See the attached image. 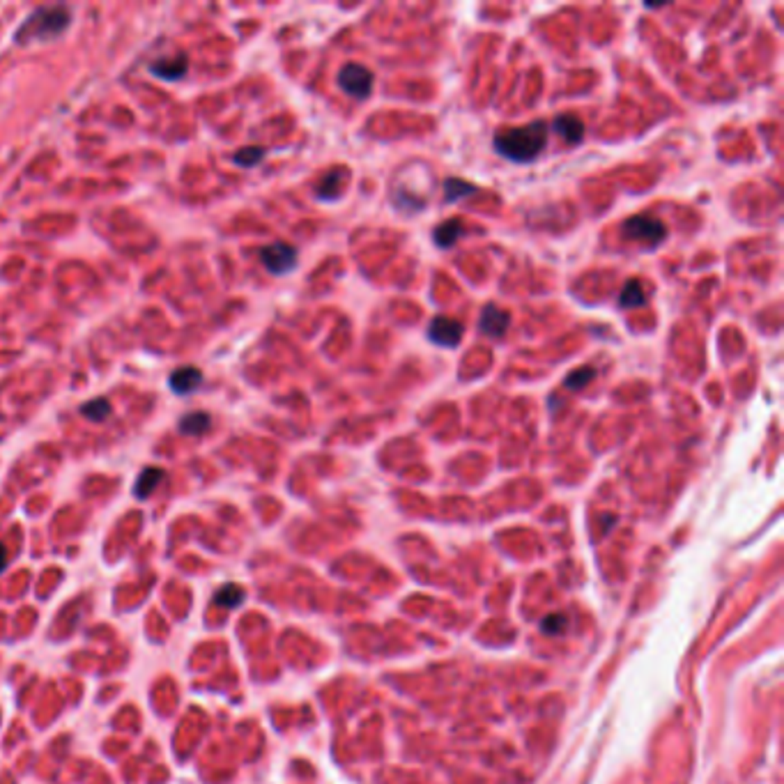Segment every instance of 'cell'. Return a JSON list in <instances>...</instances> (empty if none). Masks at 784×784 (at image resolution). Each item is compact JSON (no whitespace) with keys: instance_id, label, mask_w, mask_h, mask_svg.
Segmentation results:
<instances>
[{"instance_id":"11","label":"cell","mask_w":784,"mask_h":784,"mask_svg":"<svg viewBox=\"0 0 784 784\" xmlns=\"http://www.w3.org/2000/svg\"><path fill=\"white\" fill-rule=\"evenodd\" d=\"M463 235H465L463 221H460V219H447V221H444V224H440V226L435 228L433 240H435V244H437V247H440V249H449V247H453V244H456Z\"/></svg>"},{"instance_id":"16","label":"cell","mask_w":784,"mask_h":784,"mask_svg":"<svg viewBox=\"0 0 784 784\" xmlns=\"http://www.w3.org/2000/svg\"><path fill=\"white\" fill-rule=\"evenodd\" d=\"M207 428H210V414L205 412H191L179 421V430L184 435H203Z\"/></svg>"},{"instance_id":"1","label":"cell","mask_w":784,"mask_h":784,"mask_svg":"<svg viewBox=\"0 0 784 784\" xmlns=\"http://www.w3.org/2000/svg\"><path fill=\"white\" fill-rule=\"evenodd\" d=\"M545 143H548V125L543 120L529 122V125L522 127L501 129L495 136V150L501 157L517 163L534 161L545 150Z\"/></svg>"},{"instance_id":"5","label":"cell","mask_w":784,"mask_h":784,"mask_svg":"<svg viewBox=\"0 0 784 784\" xmlns=\"http://www.w3.org/2000/svg\"><path fill=\"white\" fill-rule=\"evenodd\" d=\"M260 260L265 267H267V271H271L274 276H280L294 269V265H297V251H294V247H290V244L276 242L260 251Z\"/></svg>"},{"instance_id":"17","label":"cell","mask_w":784,"mask_h":784,"mask_svg":"<svg viewBox=\"0 0 784 784\" xmlns=\"http://www.w3.org/2000/svg\"><path fill=\"white\" fill-rule=\"evenodd\" d=\"M242 598H244V591H242L240 587H237V585H226L224 589H219L217 596H214V603H217V605H224L228 609H233V607L240 605Z\"/></svg>"},{"instance_id":"12","label":"cell","mask_w":784,"mask_h":784,"mask_svg":"<svg viewBox=\"0 0 784 784\" xmlns=\"http://www.w3.org/2000/svg\"><path fill=\"white\" fill-rule=\"evenodd\" d=\"M186 67H189V62H186L184 55L175 57V60H157L150 64V71H152L154 76L159 78H166V81H177V78H182L186 74Z\"/></svg>"},{"instance_id":"6","label":"cell","mask_w":784,"mask_h":784,"mask_svg":"<svg viewBox=\"0 0 784 784\" xmlns=\"http://www.w3.org/2000/svg\"><path fill=\"white\" fill-rule=\"evenodd\" d=\"M463 325L453 318H444V315H437V318L428 325V336L430 341L442 345V348H456V345L463 341Z\"/></svg>"},{"instance_id":"4","label":"cell","mask_w":784,"mask_h":784,"mask_svg":"<svg viewBox=\"0 0 784 784\" xmlns=\"http://www.w3.org/2000/svg\"><path fill=\"white\" fill-rule=\"evenodd\" d=\"M338 85L345 95L355 97V99H366L373 90V74L371 69H366L364 64L350 62L338 71Z\"/></svg>"},{"instance_id":"8","label":"cell","mask_w":784,"mask_h":784,"mask_svg":"<svg viewBox=\"0 0 784 784\" xmlns=\"http://www.w3.org/2000/svg\"><path fill=\"white\" fill-rule=\"evenodd\" d=\"M203 382V373L198 368H193V366H186V368H179L170 375L168 384L170 389L175 391L177 395H186V393H193Z\"/></svg>"},{"instance_id":"18","label":"cell","mask_w":784,"mask_h":784,"mask_svg":"<svg viewBox=\"0 0 784 784\" xmlns=\"http://www.w3.org/2000/svg\"><path fill=\"white\" fill-rule=\"evenodd\" d=\"M83 416H88L90 421H104L106 416L111 414V402L106 398H97V400H88L81 407Z\"/></svg>"},{"instance_id":"3","label":"cell","mask_w":784,"mask_h":784,"mask_svg":"<svg viewBox=\"0 0 784 784\" xmlns=\"http://www.w3.org/2000/svg\"><path fill=\"white\" fill-rule=\"evenodd\" d=\"M621 230L628 240L637 242V244H644V247H649V249L658 247L667 235V228H665L663 221L653 219V217H649V214H637V217L625 219Z\"/></svg>"},{"instance_id":"9","label":"cell","mask_w":784,"mask_h":784,"mask_svg":"<svg viewBox=\"0 0 784 784\" xmlns=\"http://www.w3.org/2000/svg\"><path fill=\"white\" fill-rule=\"evenodd\" d=\"M552 127H555V132L566 143H571V145H575V143H580L582 139H585V125H582V120L573 113L559 115V118H555V122H552Z\"/></svg>"},{"instance_id":"15","label":"cell","mask_w":784,"mask_h":784,"mask_svg":"<svg viewBox=\"0 0 784 784\" xmlns=\"http://www.w3.org/2000/svg\"><path fill=\"white\" fill-rule=\"evenodd\" d=\"M623 308H635V306H644L646 304V292H644V285L642 280H628V283L623 285V292L621 297H618Z\"/></svg>"},{"instance_id":"2","label":"cell","mask_w":784,"mask_h":784,"mask_svg":"<svg viewBox=\"0 0 784 784\" xmlns=\"http://www.w3.org/2000/svg\"><path fill=\"white\" fill-rule=\"evenodd\" d=\"M71 14L64 5H46L35 10L30 17L26 19V24L19 28L14 39L19 44H28V42L35 39H51L57 37L60 33H64L69 28Z\"/></svg>"},{"instance_id":"7","label":"cell","mask_w":784,"mask_h":784,"mask_svg":"<svg viewBox=\"0 0 784 784\" xmlns=\"http://www.w3.org/2000/svg\"><path fill=\"white\" fill-rule=\"evenodd\" d=\"M479 325H481V332H483L485 336L499 338L501 334L506 332V327H508V313L501 311L499 306L488 304L483 308V313H481V322H479Z\"/></svg>"},{"instance_id":"19","label":"cell","mask_w":784,"mask_h":784,"mask_svg":"<svg viewBox=\"0 0 784 784\" xmlns=\"http://www.w3.org/2000/svg\"><path fill=\"white\" fill-rule=\"evenodd\" d=\"M265 157V148H258V145H251V148H242L240 152H237L233 159H235V163L237 166H244V168H249V166H256L258 161H260Z\"/></svg>"},{"instance_id":"14","label":"cell","mask_w":784,"mask_h":784,"mask_svg":"<svg viewBox=\"0 0 784 784\" xmlns=\"http://www.w3.org/2000/svg\"><path fill=\"white\" fill-rule=\"evenodd\" d=\"M472 193H476V186L465 182V179L449 177L447 182H444V200H447V203H458V200L472 196Z\"/></svg>"},{"instance_id":"10","label":"cell","mask_w":784,"mask_h":784,"mask_svg":"<svg viewBox=\"0 0 784 784\" xmlns=\"http://www.w3.org/2000/svg\"><path fill=\"white\" fill-rule=\"evenodd\" d=\"M345 175H348V172H345L343 168H332V170H329L327 175L318 182V186H315V193H318V198L320 200H336L338 196H341V191H343Z\"/></svg>"},{"instance_id":"20","label":"cell","mask_w":784,"mask_h":784,"mask_svg":"<svg viewBox=\"0 0 784 784\" xmlns=\"http://www.w3.org/2000/svg\"><path fill=\"white\" fill-rule=\"evenodd\" d=\"M596 377V371L594 368H580V371H575V373H571V375L566 377V386L571 391H580V389H585V386L591 382V380Z\"/></svg>"},{"instance_id":"21","label":"cell","mask_w":784,"mask_h":784,"mask_svg":"<svg viewBox=\"0 0 784 784\" xmlns=\"http://www.w3.org/2000/svg\"><path fill=\"white\" fill-rule=\"evenodd\" d=\"M555 618H548V621H543V630H548V632H557L561 625H564V618H561L559 614H552Z\"/></svg>"},{"instance_id":"22","label":"cell","mask_w":784,"mask_h":784,"mask_svg":"<svg viewBox=\"0 0 784 784\" xmlns=\"http://www.w3.org/2000/svg\"><path fill=\"white\" fill-rule=\"evenodd\" d=\"M7 566V550L0 545V573H3V568Z\"/></svg>"},{"instance_id":"13","label":"cell","mask_w":784,"mask_h":784,"mask_svg":"<svg viewBox=\"0 0 784 784\" xmlns=\"http://www.w3.org/2000/svg\"><path fill=\"white\" fill-rule=\"evenodd\" d=\"M161 479H163V472L159 470V467H148V470H143L139 481H136V485H134V495L139 499L150 497V495L154 492V488L161 483Z\"/></svg>"}]
</instances>
